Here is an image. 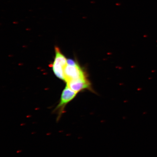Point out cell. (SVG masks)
I'll return each mask as SVG.
<instances>
[{
  "instance_id": "4",
  "label": "cell",
  "mask_w": 157,
  "mask_h": 157,
  "mask_svg": "<svg viewBox=\"0 0 157 157\" xmlns=\"http://www.w3.org/2000/svg\"><path fill=\"white\" fill-rule=\"evenodd\" d=\"M67 85L70 89L76 93L86 89H90V84L87 78L71 80L67 83Z\"/></svg>"
},
{
  "instance_id": "1",
  "label": "cell",
  "mask_w": 157,
  "mask_h": 157,
  "mask_svg": "<svg viewBox=\"0 0 157 157\" xmlns=\"http://www.w3.org/2000/svg\"><path fill=\"white\" fill-rule=\"evenodd\" d=\"M77 94L66 85L62 92L59 101L52 111L53 113L57 115L56 120L57 122L65 113L67 105L75 98Z\"/></svg>"
},
{
  "instance_id": "2",
  "label": "cell",
  "mask_w": 157,
  "mask_h": 157,
  "mask_svg": "<svg viewBox=\"0 0 157 157\" xmlns=\"http://www.w3.org/2000/svg\"><path fill=\"white\" fill-rule=\"evenodd\" d=\"M85 78L87 77L85 72L79 64L73 60H67L64 70V81L67 83L71 80Z\"/></svg>"
},
{
  "instance_id": "3",
  "label": "cell",
  "mask_w": 157,
  "mask_h": 157,
  "mask_svg": "<svg viewBox=\"0 0 157 157\" xmlns=\"http://www.w3.org/2000/svg\"><path fill=\"white\" fill-rule=\"evenodd\" d=\"M56 56L52 64L53 71L60 79L64 80V70L67 63V60L58 47L55 48Z\"/></svg>"
}]
</instances>
